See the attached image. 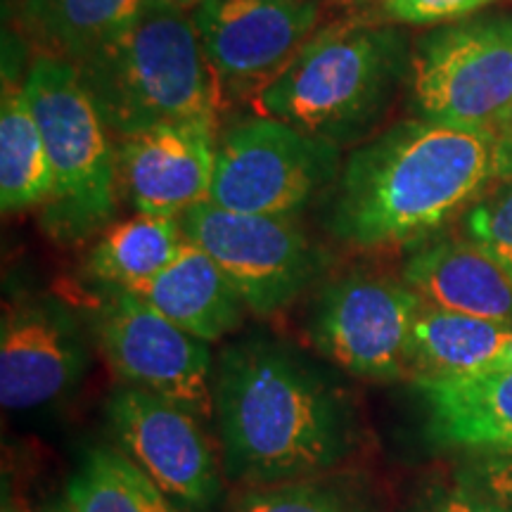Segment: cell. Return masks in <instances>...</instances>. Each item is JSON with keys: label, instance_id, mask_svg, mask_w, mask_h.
<instances>
[{"label": "cell", "instance_id": "cell-11", "mask_svg": "<svg viewBox=\"0 0 512 512\" xmlns=\"http://www.w3.org/2000/svg\"><path fill=\"white\" fill-rule=\"evenodd\" d=\"M226 95L254 98L297 57L320 24L318 0H202L192 10Z\"/></svg>", "mask_w": 512, "mask_h": 512}, {"label": "cell", "instance_id": "cell-27", "mask_svg": "<svg viewBox=\"0 0 512 512\" xmlns=\"http://www.w3.org/2000/svg\"><path fill=\"white\" fill-rule=\"evenodd\" d=\"M463 479L505 503H512V453H479Z\"/></svg>", "mask_w": 512, "mask_h": 512}, {"label": "cell", "instance_id": "cell-30", "mask_svg": "<svg viewBox=\"0 0 512 512\" xmlns=\"http://www.w3.org/2000/svg\"><path fill=\"white\" fill-rule=\"evenodd\" d=\"M43 512H72V510L67 508V503H53V505H48Z\"/></svg>", "mask_w": 512, "mask_h": 512}, {"label": "cell", "instance_id": "cell-16", "mask_svg": "<svg viewBox=\"0 0 512 512\" xmlns=\"http://www.w3.org/2000/svg\"><path fill=\"white\" fill-rule=\"evenodd\" d=\"M427 434L441 446L512 453V370L413 377Z\"/></svg>", "mask_w": 512, "mask_h": 512}, {"label": "cell", "instance_id": "cell-1", "mask_svg": "<svg viewBox=\"0 0 512 512\" xmlns=\"http://www.w3.org/2000/svg\"><path fill=\"white\" fill-rule=\"evenodd\" d=\"M510 178V133L408 119L347 157L325 226L356 249L415 245Z\"/></svg>", "mask_w": 512, "mask_h": 512}, {"label": "cell", "instance_id": "cell-4", "mask_svg": "<svg viewBox=\"0 0 512 512\" xmlns=\"http://www.w3.org/2000/svg\"><path fill=\"white\" fill-rule=\"evenodd\" d=\"M112 136L219 117L223 93L192 12L145 0L117 38L74 64Z\"/></svg>", "mask_w": 512, "mask_h": 512}, {"label": "cell", "instance_id": "cell-9", "mask_svg": "<svg viewBox=\"0 0 512 512\" xmlns=\"http://www.w3.org/2000/svg\"><path fill=\"white\" fill-rule=\"evenodd\" d=\"M422 299L406 283L349 273L320 292L309 320L313 347L344 373L366 380L408 375L413 323Z\"/></svg>", "mask_w": 512, "mask_h": 512}, {"label": "cell", "instance_id": "cell-28", "mask_svg": "<svg viewBox=\"0 0 512 512\" xmlns=\"http://www.w3.org/2000/svg\"><path fill=\"white\" fill-rule=\"evenodd\" d=\"M489 370H512V337L508 339V344H505L501 356L496 358L494 366H491Z\"/></svg>", "mask_w": 512, "mask_h": 512}, {"label": "cell", "instance_id": "cell-10", "mask_svg": "<svg viewBox=\"0 0 512 512\" xmlns=\"http://www.w3.org/2000/svg\"><path fill=\"white\" fill-rule=\"evenodd\" d=\"M98 339L126 384L164 396L202 420L214 418L209 342L128 290H110L98 316Z\"/></svg>", "mask_w": 512, "mask_h": 512}, {"label": "cell", "instance_id": "cell-23", "mask_svg": "<svg viewBox=\"0 0 512 512\" xmlns=\"http://www.w3.org/2000/svg\"><path fill=\"white\" fill-rule=\"evenodd\" d=\"M233 512H368L358 498L323 479L249 486Z\"/></svg>", "mask_w": 512, "mask_h": 512}, {"label": "cell", "instance_id": "cell-31", "mask_svg": "<svg viewBox=\"0 0 512 512\" xmlns=\"http://www.w3.org/2000/svg\"><path fill=\"white\" fill-rule=\"evenodd\" d=\"M3 512H24V510L19 508L17 503H12V501H8V498H5V503H3Z\"/></svg>", "mask_w": 512, "mask_h": 512}, {"label": "cell", "instance_id": "cell-3", "mask_svg": "<svg viewBox=\"0 0 512 512\" xmlns=\"http://www.w3.org/2000/svg\"><path fill=\"white\" fill-rule=\"evenodd\" d=\"M411 72L396 24L342 19L311 36L254 98L259 117L292 124L335 145L368 136Z\"/></svg>", "mask_w": 512, "mask_h": 512}, {"label": "cell", "instance_id": "cell-32", "mask_svg": "<svg viewBox=\"0 0 512 512\" xmlns=\"http://www.w3.org/2000/svg\"><path fill=\"white\" fill-rule=\"evenodd\" d=\"M332 3H347V5H358V3H373V0H332Z\"/></svg>", "mask_w": 512, "mask_h": 512}, {"label": "cell", "instance_id": "cell-20", "mask_svg": "<svg viewBox=\"0 0 512 512\" xmlns=\"http://www.w3.org/2000/svg\"><path fill=\"white\" fill-rule=\"evenodd\" d=\"M53 166L24 83L5 72L0 100V204L5 214L43 207L53 195Z\"/></svg>", "mask_w": 512, "mask_h": 512}, {"label": "cell", "instance_id": "cell-14", "mask_svg": "<svg viewBox=\"0 0 512 512\" xmlns=\"http://www.w3.org/2000/svg\"><path fill=\"white\" fill-rule=\"evenodd\" d=\"M88 368L83 335L64 306L29 299L0 325V401L8 411H36L67 396Z\"/></svg>", "mask_w": 512, "mask_h": 512}, {"label": "cell", "instance_id": "cell-22", "mask_svg": "<svg viewBox=\"0 0 512 512\" xmlns=\"http://www.w3.org/2000/svg\"><path fill=\"white\" fill-rule=\"evenodd\" d=\"M72 512H183L131 456L114 446L88 448L64 489Z\"/></svg>", "mask_w": 512, "mask_h": 512}, {"label": "cell", "instance_id": "cell-18", "mask_svg": "<svg viewBox=\"0 0 512 512\" xmlns=\"http://www.w3.org/2000/svg\"><path fill=\"white\" fill-rule=\"evenodd\" d=\"M510 337L508 323L422 304L413 323L408 373L411 377L482 373L494 366Z\"/></svg>", "mask_w": 512, "mask_h": 512}, {"label": "cell", "instance_id": "cell-7", "mask_svg": "<svg viewBox=\"0 0 512 512\" xmlns=\"http://www.w3.org/2000/svg\"><path fill=\"white\" fill-rule=\"evenodd\" d=\"M339 171V145L256 114L219 136L209 202L240 214L294 216L332 188Z\"/></svg>", "mask_w": 512, "mask_h": 512}, {"label": "cell", "instance_id": "cell-5", "mask_svg": "<svg viewBox=\"0 0 512 512\" xmlns=\"http://www.w3.org/2000/svg\"><path fill=\"white\" fill-rule=\"evenodd\" d=\"M24 88L53 166L43 226L64 242L91 238L110 226L121 197L112 131L72 62L38 55Z\"/></svg>", "mask_w": 512, "mask_h": 512}, {"label": "cell", "instance_id": "cell-8", "mask_svg": "<svg viewBox=\"0 0 512 512\" xmlns=\"http://www.w3.org/2000/svg\"><path fill=\"white\" fill-rule=\"evenodd\" d=\"M185 240L204 249L247 309L273 316L304 294L325 266V256L292 216L240 214L200 202L181 216Z\"/></svg>", "mask_w": 512, "mask_h": 512}, {"label": "cell", "instance_id": "cell-33", "mask_svg": "<svg viewBox=\"0 0 512 512\" xmlns=\"http://www.w3.org/2000/svg\"><path fill=\"white\" fill-rule=\"evenodd\" d=\"M508 133L512 136V114H510V121H508Z\"/></svg>", "mask_w": 512, "mask_h": 512}, {"label": "cell", "instance_id": "cell-15", "mask_svg": "<svg viewBox=\"0 0 512 512\" xmlns=\"http://www.w3.org/2000/svg\"><path fill=\"white\" fill-rule=\"evenodd\" d=\"M403 283L427 306L512 325V268L467 235L415 249Z\"/></svg>", "mask_w": 512, "mask_h": 512}, {"label": "cell", "instance_id": "cell-29", "mask_svg": "<svg viewBox=\"0 0 512 512\" xmlns=\"http://www.w3.org/2000/svg\"><path fill=\"white\" fill-rule=\"evenodd\" d=\"M166 3L176 5V8H181V10H188V12H192V10L197 8V5L202 3V0H166Z\"/></svg>", "mask_w": 512, "mask_h": 512}, {"label": "cell", "instance_id": "cell-26", "mask_svg": "<svg viewBox=\"0 0 512 512\" xmlns=\"http://www.w3.org/2000/svg\"><path fill=\"white\" fill-rule=\"evenodd\" d=\"M415 512H512V503H505L467 479H460L458 484L427 491Z\"/></svg>", "mask_w": 512, "mask_h": 512}, {"label": "cell", "instance_id": "cell-19", "mask_svg": "<svg viewBox=\"0 0 512 512\" xmlns=\"http://www.w3.org/2000/svg\"><path fill=\"white\" fill-rule=\"evenodd\" d=\"M145 0H24L22 24L41 55L79 64L117 38Z\"/></svg>", "mask_w": 512, "mask_h": 512}, {"label": "cell", "instance_id": "cell-12", "mask_svg": "<svg viewBox=\"0 0 512 512\" xmlns=\"http://www.w3.org/2000/svg\"><path fill=\"white\" fill-rule=\"evenodd\" d=\"M107 418L121 451L181 508L209 510L216 503L221 494L219 465L195 413L124 384L107 401Z\"/></svg>", "mask_w": 512, "mask_h": 512}, {"label": "cell", "instance_id": "cell-25", "mask_svg": "<svg viewBox=\"0 0 512 512\" xmlns=\"http://www.w3.org/2000/svg\"><path fill=\"white\" fill-rule=\"evenodd\" d=\"M494 0H382V15L389 24H408V27H430L472 15Z\"/></svg>", "mask_w": 512, "mask_h": 512}, {"label": "cell", "instance_id": "cell-6", "mask_svg": "<svg viewBox=\"0 0 512 512\" xmlns=\"http://www.w3.org/2000/svg\"><path fill=\"white\" fill-rule=\"evenodd\" d=\"M418 119L508 133L512 15L475 17L430 31L411 53Z\"/></svg>", "mask_w": 512, "mask_h": 512}, {"label": "cell", "instance_id": "cell-2", "mask_svg": "<svg viewBox=\"0 0 512 512\" xmlns=\"http://www.w3.org/2000/svg\"><path fill=\"white\" fill-rule=\"evenodd\" d=\"M228 477L247 486L318 479L349 456L354 420L342 392L271 339H247L214 370Z\"/></svg>", "mask_w": 512, "mask_h": 512}, {"label": "cell", "instance_id": "cell-17", "mask_svg": "<svg viewBox=\"0 0 512 512\" xmlns=\"http://www.w3.org/2000/svg\"><path fill=\"white\" fill-rule=\"evenodd\" d=\"M133 294L174 320L178 328L209 344L233 335L249 311L221 266L190 240L183 242L162 273Z\"/></svg>", "mask_w": 512, "mask_h": 512}, {"label": "cell", "instance_id": "cell-21", "mask_svg": "<svg viewBox=\"0 0 512 512\" xmlns=\"http://www.w3.org/2000/svg\"><path fill=\"white\" fill-rule=\"evenodd\" d=\"M181 219L133 214L107 226L88 254V273L107 290H138L174 261L183 247Z\"/></svg>", "mask_w": 512, "mask_h": 512}, {"label": "cell", "instance_id": "cell-13", "mask_svg": "<svg viewBox=\"0 0 512 512\" xmlns=\"http://www.w3.org/2000/svg\"><path fill=\"white\" fill-rule=\"evenodd\" d=\"M219 117L152 126L117 140L119 192L136 214L181 219L209 200Z\"/></svg>", "mask_w": 512, "mask_h": 512}, {"label": "cell", "instance_id": "cell-24", "mask_svg": "<svg viewBox=\"0 0 512 512\" xmlns=\"http://www.w3.org/2000/svg\"><path fill=\"white\" fill-rule=\"evenodd\" d=\"M465 235L512 268V178L484 195L463 216Z\"/></svg>", "mask_w": 512, "mask_h": 512}]
</instances>
